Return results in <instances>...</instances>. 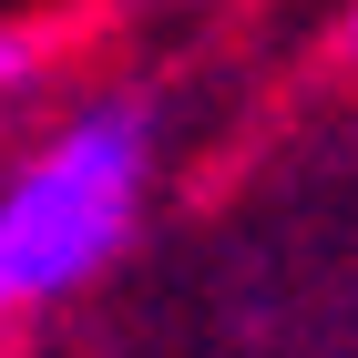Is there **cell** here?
<instances>
[{
  "instance_id": "2",
  "label": "cell",
  "mask_w": 358,
  "mask_h": 358,
  "mask_svg": "<svg viewBox=\"0 0 358 358\" xmlns=\"http://www.w3.org/2000/svg\"><path fill=\"white\" fill-rule=\"evenodd\" d=\"M348 62H358V0H348Z\"/></svg>"
},
{
  "instance_id": "1",
  "label": "cell",
  "mask_w": 358,
  "mask_h": 358,
  "mask_svg": "<svg viewBox=\"0 0 358 358\" xmlns=\"http://www.w3.org/2000/svg\"><path fill=\"white\" fill-rule=\"evenodd\" d=\"M143 174H154L143 103H83L0 194V297L41 307L103 276L143 215Z\"/></svg>"
}]
</instances>
